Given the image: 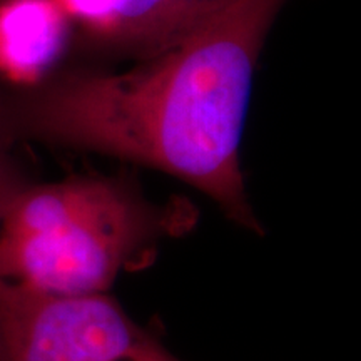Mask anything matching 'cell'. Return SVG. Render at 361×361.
Masks as SVG:
<instances>
[{"mask_svg": "<svg viewBox=\"0 0 361 361\" xmlns=\"http://www.w3.org/2000/svg\"><path fill=\"white\" fill-rule=\"evenodd\" d=\"M126 179L72 176L29 184L0 219V279L52 293H107L121 271L183 223Z\"/></svg>", "mask_w": 361, "mask_h": 361, "instance_id": "7a4b0ae2", "label": "cell"}, {"mask_svg": "<svg viewBox=\"0 0 361 361\" xmlns=\"http://www.w3.org/2000/svg\"><path fill=\"white\" fill-rule=\"evenodd\" d=\"M7 361H180L107 293L52 295L0 279Z\"/></svg>", "mask_w": 361, "mask_h": 361, "instance_id": "3957f363", "label": "cell"}, {"mask_svg": "<svg viewBox=\"0 0 361 361\" xmlns=\"http://www.w3.org/2000/svg\"><path fill=\"white\" fill-rule=\"evenodd\" d=\"M57 0L0 4V71L16 80L42 78L61 57L69 22Z\"/></svg>", "mask_w": 361, "mask_h": 361, "instance_id": "5b68a950", "label": "cell"}, {"mask_svg": "<svg viewBox=\"0 0 361 361\" xmlns=\"http://www.w3.org/2000/svg\"><path fill=\"white\" fill-rule=\"evenodd\" d=\"M286 0H236L126 72L75 71L0 101V129L162 171L250 231L239 147L259 52Z\"/></svg>", "mask_w": 361, "mask_h": 361, "instance_id": "6da1fadb", "label": "cell"}, {"mask_svg": "<svg viewBox=\"0 0 361 361\" xmlns=\"http://www.w3.org/2000/svg\"><path fill=\"white\" fill-rule=\"evenodd\" d=\"M12 142V139L0 129V219L12 197L27 184V179L11 152Z\"/></svg>", "mask_w": 361, "mask_h": 361, "instance_id": "8992f818", "label": "cell"}, {"mask_svg": "<svg viewBox=\"0 0 361 361\" xmlns=\"http://www.w3.org/2000/svg\"><path fill=\"white\" fill-rule=\"evenodd\" d=\"M74 19L114 52L139 59L173 47L236 0H57Z\"/></svg>", "mask_w": 361, "mask_h": 361, "instance_id": "277c9868", "label": "cell"}, {"mask_svg": "<svg viewBox=\"0 0 361 361\" xmlns=\"http://www.w3.org/2000/svg\"><path fill=\"white\" fill-rule=\"evenodd\" d=\"M0 361H7V358H6V351H4L2 340H0Z\"/></svg>", "mask_w": 361, "mask_h": 361, "instance_id": "52a82bcc", "label": "cell"}]
</instances>
